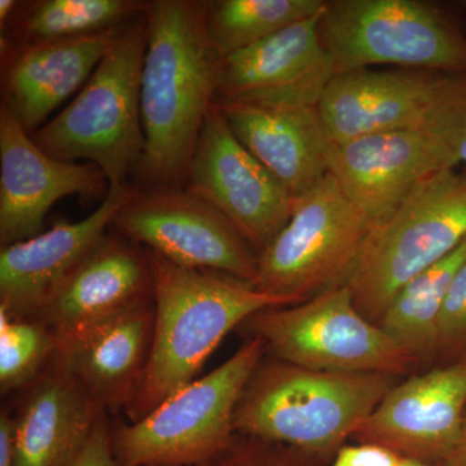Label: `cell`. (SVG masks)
Masks as SVG:
<instances>
[{
    "label": "cell",
    "mask_w": 466,
    "mask_h": 466,
    "mask_svg": "<svg viewBox=\"0 0 466 466\" xmlns=\"http://www.w3.org/2000/svg\"><path fill=\"white\" fill-rule=\"evenodd\" d=\"M420 130L437 144L451 167L466 168V73H435Z\"/></svg>",
    "instance_id": "4316f807"
},
{
    "label": "cell",
    "mask_w": 466,
    "mask_h": 466,
    "mask_svg": "<svg viewBox=\"0 0 466 466\" xmlns=\"http://www.w3.org/2000/svg\"><path fill=\"white\" fill-rule=\"evenodd\" d=\"M466 359V260L453 278L444 302L438 334L437 364Z\"/></svg>",
    "instance_id": "f1b7e54d"
},
{
    "label": "cell",
    "mask_w": 466,
    "mask_h": 466,
    "mask_svg": "<svg viewBox=\"0 0 466 466\" xmlns=\"http://www.w3.org/2000/svg\"><path fill=\"white\" fill-rule=\"evenodd\" d=\"M110 231L168 262L253 284L258 254L213 207L184 188H135Z\"/></svg>",
    "instance_id": "30bf717a"
},
{
    "label": "cell",
    "mask_w": 466,
    "mask_h": 466,
    "mask_svg": "<svg viewBox=\"0 0 466 466\" xmlns=\"http://www.w3.org/2000/svg\"><path fill=\"white\" fill-rule=\"evenodd\" d=\"M147 50L146 12L126 23L75 100L32 135L36 146L66 162H91L109 187L128 186L144 146L140 84Z\"/></svg>",
    "instance_id": "277c9868"
},
{
    "label": "cell",
    "mask_w": 466,
    "mask_h": 466,
    "mask_svg": "<svg viewBox=\"0 0 466 466\" xmlns=\"http://www.w3.org/2000/svg\"><path fill=\"white\" fill-rule=\"evenodd\" d=\"M122 27L60 41L2 46V108L33 135L84 88Z\"/></svg>",
    "instance_id": "ac0fdd59"
},
{
    "label": "cell",
    "mask_w": 466,
    "mask_h": 466,
    "mask_svg": "<svg viewBox=\"0 0 466 466\" xmlns=\"http://www.w3.org/2000/svg\"><path fill=\"white\" fill-rule=\"evenodd\" d=\"M148 251L153 272L155 328L142 386L125 410L137 422L196 376L227 334L251 315L291 306L247 281L168 262Z\"/></svg>",
    "instance_id": "7a4b0ae2"
},
{
    "label": "cell",
    "mask_w": 466,
    "mask_h": 466,
    "mask_svg": "<svg viewBox=\"0 0 466 466\" xmlns=\"http://www.w3.org/2000/svg\"><path fill=\"white\" fill-rule=\"evenodd\" d=\"M441 466H466V410L458 444Z\"/></svg>",
    "instance_id": "d6a6232c"
},
{
    "label": "cell",
    "mask_w": 466,
    "mask_h": 466,
    "mask_svg": "<svg viewBox=\"0 0 466 466\" xmlns=\"http://www.w3.org/2000/svg\"><path fill=\"white\" fill-rule=\"evenodd\" d=\"M153 290L148 251L110 231L35 319L54 333L57 346L128 309L152 303Z\"/></svg>",
    "instance_id": "2e32d148"
},
{
    "label": "cell",
    "mask_w": 466,
    "mask_h": 466,
    "mask_svg": "<svg viewBox=\"0 0 466 466\" xmlns=\"http://www.w3.org/2000/svg\"><path fill=\"white\" fill-rule=\"evenodd\" d=\"M73 466H118L113 453L108 412H104L97 420L84 452Z\"/></svg>",
    "instance_id": "4dcf8cb0"
},
{
    "label": "cell",
    "mask_w": 466,
    "mask_h": 466,
    "mask_svg": "<svg viewBox=\"0 0 466 466\" xmlns=\"http://www.w3.org/2000/svg\"><path fill=\"white\" fill-rule=\"evenodd\" d=\"M142 0H38L21 2L2 30V46L81 38L125 25L143 15Z\"/></svg>",
    "instance_id": "cb8c5ba5"
},
{
    "label": "cell",
    "mask_w": 466,
    "mask_h": 466,
    "mask_svg": "<svg viewBox=\"0 0 466 466\" xmlns=\"http://www.w3.org/2000/svg\"><path fill=\"white\" fill-rule=\"evenodd\" d=\"M434 76L373 67L334 76L318 106L330 143L420 128Z\"/></svg>",
    "instance_id": "44dd1931"
},
{
    "label": "cell",
    "mask_w": 466,
    "mask_h": 466,
    "mask_svg": "<svg viewBox=\"0 0 466 466\" xmlns=\"http://www.w3.org/2000/svg\"><path fill=\"white\" fill-rule=\"evenodd\" d=\"M466 410V359L401 379L352 437L404 458L443 465L458 444Z\"/></svg>",
    "instance_id": "7c38bea8"
},
{
    "label": "cell",
    "mask_w": 466,
    "mask_h": 466,
    "mask_svg": "<svg viewBox=\"0 0 466 466\" xmlns=\"http://www.w3.org/2000/svg\"><path fill=\"white\" fill-rule=\"evenodd\" d=\"M323 12L223 58L216 103L318 106L336 76L319 32Z\"/></svg>",
    "instance_id": "4fadbf2b"
},
{
    "label": "cell",
    "mask_w": 466,
    "mask_h": 466,
    "mask_svg": "<svg viewBox=\"0 0 466 466\" xmlns=\"http://www.w3.org/2000/svg\"><path fill=\"white\" fill-rule=\"evenodd\" d=\"M466 260V240L404 285L377 321L383 332L416 361L419 370L437 364L438 334L453 278Z\"/></svg>",
    "instance_id": "603a6c76"
},
{
    "label": "cell",
    "mask_w": 466,
    "mask_h": 466,
    "mask_svg": "<svg viewBox=\"0 0 466 466\" xmlns=\"http://www.w3.org/2000/svg\"><path fill=\"white\" fill-rule=\"evenodd\" d=\"M329 462L278 441L233 435L231 441L213 458L195 466H328Z\"/></svg>",
    "instance_id": "83f0119b"
},
{
    "label": "cell",
    "mask_w": 466,
    "mask_h": 466,
    "mask_svg": "<svg viewBox=\"0 0 466 466\" xmlns=\"http://www.w3.org/2000/svg\"><path fill=\"white\" fill-rule=\"evenodd\" d=\"M184 189L226 217L258 256L294 208L293 196L233 134L217 104L202 126Z\"/></svg>",
    "instance_id": "8fae6325"
},
{
    "label": "cell",
    "mask_w": 466,
    "mask_h": 466,
    "mask_svg": "<svg viewBox=\"0 0 466 466\" xmlns=\"http://www.w3.org/2000/svg\"><path fill=\"white\" fill-rule=\"evenodd\" d=\"M325 0H217L207 2L208 38L226 58L285 27L324 11Z\"/></svg>",
    "instance_id": "d4e9b609"
},
{
    "label": "cell",
    "mask_w": 466,
    "mask_h": 466,
    "mask_svg": "<svg viewBox=\"0 0 466 466\" xmlns=\"http://www.w3.org/2000/svg\"><path fill=\"white\" fill-rule=\"evenodd\" d=\"M56 351L54 333L36 319L0 312V392H18L47 367Z\"/></svg>",
    "instance_id": "484cf974"
},
{
    "label": "cell",
    "mask_w": 466,
    "mask_h": 466,
    "mask_svg": "<svg viewBox=\"0 0 466 466\" xmlns=\"http://www.w3.org/2000/svg\"><path fill=\"white\" fill-rule=\"evenodd\" d=\"M447 168L453 167L420 128L330 144L329 173L373 228L420 184Z\"/></svg>",
    "instance_id": "e0dca14e"
},
{
    "label": "cell",
    "mask_w": 466,
    "mask_h": 466,
    "mask_svg": "<svg viewBox=\"0 0 466 466\" xmlns=\"http://www.w3.org/2000/svg\"><path fill=\"white\" fill-rule=\"evenodd\" d=\"M18 392L15 466L75 465L106 410L54 357Z\"/></svg>",
    "instance_id": "ffe728a7"
},
{
    "label": "cell",
    "mask_w": 466,
    "mask_h": 466,
    "mask_svg": "<svg viewBox=\"0 0 466 466\" xmlns=\"http://www.w3.org/2000/svg\"><path fill=\"white\" fill-rule=\"evenodd\" d=\"M155 302L58 343L54 359L110 416L124 412L142 386L152 349Z\"/></svg>",
    "instance_id": "d6986e66"
},
{
    "label": "cell",
    "mask_w": 466,
    "mask_h": 466,
    "mask_svg": "<svg viewBox=\"0 0 466 466\" xmlns=\"http://www.w3.org/2000/svg\"><path fill=\"white\" fill-rule=\"evenodd\" d=\"M400 466H441V464H435V462L424 461V460L404 458L401 459Z\"/></svg>",
    "instance_id": "e575fe53"
},
{
    "label": "cell",
    "mask_w": 466,
    "mask_h": 466,
    "mask_svg": "<svg viewBox=\"0 0 466 466\" xmlns=\"http://www.w3.org/2000/svg\"><path fill=\"white\" fill-rule=\"evenodd\" d=\"M400 453L373 443L345 444L328 466H400Z\"/></svg>",
    "instance_id": "f546056e"
},
{
    "label": "cell",
    "mask_w": 466,
    "mask_h": 466,
    "mask_svg": "<svg viewBox=\"0 0 466 466\" xmlns=\"http://www.w3.org/2000/svg\"><path fill=\"white\" fill-rule=\"evenodd\" d=\"M238 330L245 339H259L269 357L309 370L400 377L420 372L379 324L360 314L348 283L299 305L257 312Z\"/></svg>",
    "instance_id": "ba28073f"
},
{
    "label": "cell",
    "mask_w": 466,
    "mask_h": 466,
    "mask_svg": "<svg viewBox=\"0 0 466 466\" xmlns=\"http://www.w3.org/2000/svg\"><path fill=\"white\" fill-rule=\"evenodd\" d=\"M319 32L336 75L377 66L466 73V32L424 0H330Z\"/></svg>",
    "instance_id": "8992f818"
},
{
    "label": "cell",
    "mask_w": 466,
    "mask_h": 466,
    "mask_svg": "<svg viewBox=\"0 0 466 466\" xmlns=\"http://www.w3.org/2000/svg\"><path fill=\"white\" fill-rule=\"evenodd\" d=\"M401 379L309 370L266 354L241 392L235 431L330 462Z\"/></svg>",
    "instance_id": "3957f363"
},
{
    "label": "cell",
    "mask_w": 466,
    "mask_h": 466,
    "mask_svg": "<svg viewBox=\"0 0 466 466\" xmlns=\"http://www.w3.org/2000/svg\"><path fill=\"white\" fill-rule=\"evenodd\" d=\"M106 189L109 191L108 180L96 165L52 157L0 106L2 247L41 233L46 217L61 198L91 200Z\"/></svg>",
    "instance_id": "5bb4252c"
},
{
    "label": "cell",
    "mask_w": 466,
    "mask_h": 466,
    "mask_svg": "<svg viewBox=\"0 0 466 466\" xmlns=\"http://www.w3.org/2000/svg\"><path fill=\"white\" fill-rule=\"evenodd\" d=\"M20 3L17 0H0V30H5L14 20Z\"/></svg>",
    "instance_id": "836d02e7"
},
{
    "label": "cell",
    "mask_w": 466,
    "mask_h": 466,
    "mask_svg": "<svg viewBox=\"0 0 466 466\" xmlns=\"http://www.w3.org/2000/svg\"><path fill=\"white\" fill-rule=\"evenodd\" d=\"M135 188L109 187L100 207L73 223L0 249V312L11 319H35L67 276L110 231L119 208Z\"/></svg>",
    "instance_id": "9a60e30c"
},
{
    "label": "cell",
    "mask_w": 466,
    "mask_h": 466,
    "mask_svg": "<svg viewBox=\"0 0 466 466\" xmlns=\"http://www.w3.org/2000/svg\"><path fill=\"white\" fill-rule=\"evenodd\" d=\"M466 240V168L426 179L370 231L348 285L355 306L377 321L398 291Z\"/></svg>",
    "instance_id": "5b68a950"
},
{
    "label": "cell",
    "mask_w": 466,
    "mask_h": 466,
    "mask_svg": "<svg viewBox=\"0 0 466 466\" xmlns=\"http://www.w3.org/2000/svg\"><path fill=\"white\" fill-rule=\"evenodd\" d=\"M372 229L329 173L294 198L287 225L258 256L251 285L299 305L348 283Z\"/></svg>",
    "instance_id": "9c48e42d"
},
{
    "label": "cell",
    "mask_w": 466,
    "mask_h": 466,
    "mask_svg": "<svg viewBox=\"0 0 466 466\" xmlns=\"http://www.w3.org/2000/svg\"><path fill=\"white\" fill-rule=\"evenodd\" d=\"M217 106L233 134L294 198L329 174L332 143L318 106Z\"/></svg>",
    "instance_id": "7402d4cb"
},
{
    "label": "cell",
    "mask_w": 466,
    "mask_h": 466,
    "mask_svg": "<svg viewBox=\"0 0 466 466\" xmlns=\"http://www.w3.org/2000/svg\"><path fill=\"white\" fill-rule=\"evenodd\" d=\"M147 16L137 188H184L196 144L216 104L223 58L208 38L207 2L152 0Z\"/></svg>",
    "instance_id": "6da1fadb"
},
{
    "label": "cell",
    "mask_w": 466,
    "mask_h": 466,
    "mask_svg": "<svg viewBox=\"0 0 466 466\" xmlns=\"http://www.w3.org/2000/svg\"><path fill=\"white\" fill-rule=\"evenodd\" d=\"M16 420L8 408L0 412V466H15Z\"/></svg>",
    "instance_id": "1f68e13d"
},
{
    "label": "cell",
    "mask_w": 466,
    "mask_h": 466,
    "mask_svg": "<svg viewBox=\"0 0 466 466\" xmlns=\"http://www.w3.org/2000/svg\"><path fill=\"white\" fill-rule=\"evenodd\" d=\"M461 5V7L466 9V2H462Z\"/></svg>",
    "instance_id": "d590c367"
},
{
    "label": "cell",
    "mask_w": 466,
    "mask_h": 466,
    "mask_svg": "<svg viewBox=\"0 0 466 466\" xmlns=\"http://www.w3.org/2000/svg\"><path fill=\"white\" fill-rule=\"evenodd\" d=\"M265 355L259 339H245L222 366L184 386L140 421L110 420L116 464L195 466L216 456L236 434V407Z\"/></svg>",
    "instance_id": "52a82bcc"
}]
</instances>
